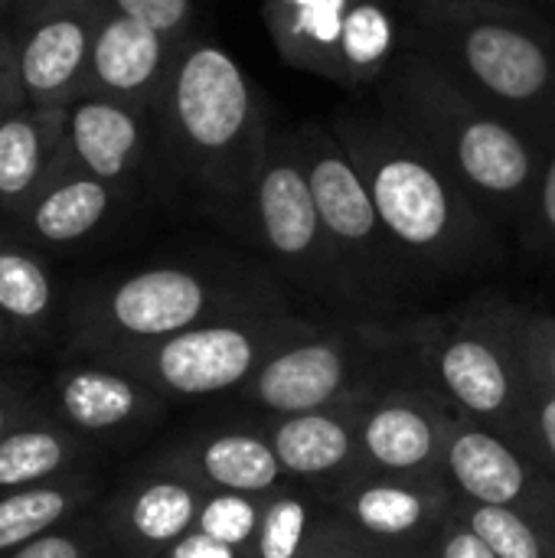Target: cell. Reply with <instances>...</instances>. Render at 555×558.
<instances>
[{
  "mask_svg": "<svg viewBox=\"0 0 555 558\" xmlns=\"http://www.w3.org/2000/svg\"><path fill=\"white\" fill-rule=\"evenodd\" d=\"M239 239L252 242L268 271L321 307L350 311V298L327 245L317 199L294 128H275L252 173Z\"/></svg>",
  "mask_w": 555,
  "mask_h": 558,
  "instance_id": "11",
  "label": "cell"
},
{
  "mask_svg": "<svg viewBox=\"0 0 555 558\" xmlns=\"http://www.w3.org/2000/svg\"><path fill=\"white\" fill-rule=\"evenodd\" d=\"M321 324L324 320L304 317L294 307L262 311L213 320L157 343L92 353L88 360L141 379L167 402H196L219 396L236 399L278 350L314 333Z\"/></svg>",
  "mask_w": 555,
  "mask_h": 558,
  "instance_id": "8",
  "label": "cell"
},
{
  "mask_svg": "<svg viewBox=\"0 0 555 558\" xmlns=\"http://www.w3.org/2000/svg\"><path fill=\"white\" fill-rule=\"evenodd\" d=\"M20 353H26L23 340H20V337L7 327V320L0 317V369H3L7 360H13V356H20Z\"/></svg>",
  "mask_w": 555,
  "mask_h": 558,
  "instance_id": "40",
  "label": "cell"
},
{
  "mask_svg": "<svg viewBox=\"0 0 555 558\" xmlns=\"http://www.w3.org/2000/svg\"><path fill=\"white\" fill-rule=\"evenodd\" d=\"M317 497L343 526L376 543L422 553H429L432 539L458 507L445 477H399L373 471H357Z\"/></svg>",
  "mask_w": 555,
  "mask_h": 558,
  "instance_id": "15",
  "label": "cell"
},
{
  "mask_svg": "<svg viewBox=\"0 0 555 558\" xmlns=\"http://www.w3.org/2000/svg\"><path fill=\"white\" fill-rule=\"evenodd\" d=\"M121 190L79 170H52L36 190L20 222L36 242L75 245L111 216Z\"/></svg>",
  "mask_w": 555,
  "mask_h": 558,
  "instance_id": "23",
  "label": "cell"
},
{
  "mask_svg": "<svg viewBox=\"0 0 555 558\" xmlns=\"http://www.w3.org/2000/svg\"><path fill=\"white\" fill-rule=\"evenodd\" d=\"M373 98L415 134L500 229H523L546 147L464 92L409 43Z\"/></svg>",
  "mask_w": 555,
  "mask_h": 558,
  "instance_id": "3",
  "label": "cell"
},
{
  "mask_svg": "<svg viewBox=\"0 0 555 558\" xmlns=\"http://www.w3.org/2000/svg\"><path fill=\"white\" fill-rule=\"evenodd\" d=\"M0 558H114V549L105 536L98 507H92Z\"/></svg>",
  "mask_w": 555,
  "mask_h": 558,
  "instance_id": "29",
  "label": "cell"
},
{
  "mask_svg": "<svg viewBox=\"0 0 555 558\" xmlns=\"http://www.w3.org/2000/svg\"><path fill=\"white\" fill-rule=\"evenodd\" d=\"M147 464L196 484L203 494L268 497L288 484L268 438L255 422L213 425L180 435Z\"/></svg>",
  "mask_w": 555,
  "mask_h": 558,
  "instance_id": "17",
  "label": "cell"
},
{
  "mask_svg": "<svg viewBox=\"0 0 555 558\" xmlns=\"http://www.w3.org/2000/svg\"><path fill=\"white\" fill-rule=\"evenodd\" d=\"M203 490L170 471H144L98 500V517L114 558H160L180 536L193 533Z\"/></svg>",
  "mask_w": 555,
  "mask_h": 558,
  "instance_id": "18",
  "label": "cell"
},
{
  "mask_svg": "<svg viewBox=\"0 0 555 558\" xmlns=\"http://www.w3.org/2000/svg\"><path fill=\"white\" fill-rule=\"evenodd\" d=\"M101 497V477L95 468L52 484L0 494V556L98 507Z\"/></svg>",
  "mask_w": 555,
  "mask_h": 558,
  "instance_id": "25",
  "label": "cell"
},
{
  "mask_svg": "<svg viewBox=\"0 0 555 558\" xmlns=\"http://www.w3.org/2000/svg\"><path fill=\"white\" fill-rule=\"evenodd\" d=\"M65 108L23 105L0 118V213L20 219L59 154Z\"/></svg>",
  "mask_w": 555,
  "mask_h": 558,
  "instance_id": "22",
  "label": "cell"
},
{
  "mask_svg": "<svg viewBox=\"0 0 555 558\" xmlns=\"http://www.w3.org/2000/svg\"><path fill=\"white\" fill-rule=\"evenodd\" d=\"M520 235L533 255L555 265V144L546 150L540 183H536V193H533V203H530Z\"/></svg>",
  "mask_w": 555,
  "mask_h": 558,
  "instance_id": "33",
  "label": "cell"
},
{
  "mask_svg": "<svg viewBox=\"0 0 555 558\" xmlns=\"http://www.w3.org/2000/svg\"><path fill=\"white\" fill-rule=\"evenodd\" d=\"M327 124L357 163L396 252L419 281L474 275L500 258V229L373 95H353Z\"/></svg>",
  "mask_w": 555,
  "mask_h": 558,
  "instance_id": "1",
  "label": "cell"
},
{
  "mask_svg": "<svg viewBox=\"0 0 555 558\" xmlns=\"http://www.w3.org/2000/svg\"><path fill=\"white\" fill-rule=\"evenodd\" d=\"M160 558H249L245 549H236V546H226L200 530L180 536L170 549H164Z\"/></svg>",
  "mask_w": 555,
  "mask_h": 558,
  "instance_id": "39",
  "label": "cell"
},
{
  "mask_svg": "<svg viewBox=\"0 0 555 558\" xmlns=\"http://www.w3.org/2000/svg\"><path fill=\"white\" fill-rule=\"evenodd\" d=\"M7 3H10V0H0V10H3V7H7Z\"/></svg>",
  "mask_w": 555,
  "mask_h": 558,
  "instance_id": "42",
  "label": "cell"
},
{
  "mask_svg": "<svg viewBox=\"0 0 555 558\" xmlns=\"http://www.w3.org/2000/svg\"><path fill=\"white\" fill-rule=\"evenodd\" d=\"M412 46L464 92L555 144V29L530 3L406 0Z\"/></svg>",
  "mask_w": 555,
  "mask_h": 558,
  "instance_id": "4",
  "label": "cell"
},
{
  "mask_svg": "<svg viewBox=\"0 0 555 558\" xmlns=\"http://www.w3.org/2000/svg\"><path fill=\"white\" fill-rule=\"evenodd\" d=\"M438 3H530V0H438Z\"/></svg>",
  "mask_w": 555,
  "mask_h": 558,
  "instance_id": "41",
  "label": "cell"
},
{
  "mask_svg": "<svg viewBox=\"0 0 555 558\" xmlns=\"http://www.w3.org/2000/svg\"><path fill=\"white\" fill-rule=\"evenodd\" d=\"M357 412L360 405H340L301 415H252V422L268 438L285 481L321 494L360 471Z\"/></svg>",
  "mask_w": 555,
  "mask_h": 558,
  "instance_id": "21",
  "label": "cell"
},
{
  "mask_svg": "<svg viewBox=\"0 0 555 558\" xmlns=\"http://www.w3.org/2000/svg\"><path fill=\"white\" fill-rule=\"evenodd\" d=\"M278 56L350 95H373L409 49L406 0H262Z\"/></svg>",
  "mask_w": 555,
  "mask_h": 558,
  "instance_id": "10",
  "label": "cell"
},
{
  "mask_svg": "<svg viewBox=\"0 0 555 558\" xmlns=\"http://www.w3.org/2000/svg\"><path fill=\"white\" fill-rule=\"evenodd\" d=\"M288 307V291L268 268L232 258L167 262L82 291L69 314V347L75 356H92L157 343L213 320Z\"/></svg>",
  "mask_w": 555,
  "mask_h": 558,
  "instance_id": "5",
  "label": "cell"
},
{
  "mask_svg": "<svg viewBox=\"0 0 555 558\" xmlns=\"http://www.w3.org/2000/svg\"><path fill=\"white\" fill-rule=\"evenodd\" d=\"M294 134L327 245L350 298V311L370 317L399 304L402 294L422 281L396 252L357 163L340 147L330 124L304 121L294 128Z\"/></svg>",
  "mask_w": 555,
  "mask_h": 558,
  "instance_id": "9",
  "label": "cell"
},
{
  "mask_svg": "<svg viewBox=\"0 0 555 558\" xmlns=\"http://www.w3.org/2000/svg\"><path fill=\"white\" fill-rule=\"evenodd\" d=\"M23 82H20V65H16V46L7 29H0V118L23 108Z\"/></svg>",
  "mask_w": 555,
  "mask_h": 558,
  "instance_id": "38",
  "label": "cell"
},
{
  "mask_svg": "<svg viewBox=\"0 0 555 558\" xmlns=\"http://www.w3.org/2000/svg\"><path fill=\"white\" fill-rule=\"evenodd\" d=\"M101 13V0H20L13 46L26 105L65 108L85 92Z\"/></svg>",
  "mask_w": 555,
  "mask_h": 558,
  "instance_id": "13",
  "label": "cell"
},
{
  "mask_svg": "<svg viewBox=\"0 0 555 558\" xmlns=\"http://www.w3.org/2000/svg\"><path fill=\"white\" fill-rule=\"evenodd\" d=\"M530 307L481 294L468 304L406 324L415 373L438 389L451 409L500 432L527 451V360Z\"/></svg>",
  "mask_w": 555,
  "mask_h": 558,
  "instance_id": "6",
  "label": "cell"
},
{
  "mask_svg": "<svg viewBox=\"0 0 555 558\" xmlns=\"http://www.w3.org/2000/svg\"><path fill=\"white\" fill-rule=\"evenodd\" d=\"M527 454L555 474V386L533 373L527 396Z\"/></svg>",
  "mask_w": 555,
  "mask_h": 558,
  "instance_id": "35",
  "label": "cell"
},
{
  "mask_svg": "<svg viewBox=\"0 0 555 558\" xmlns=\"http://www.w3.org/2000/svg\"><path fill=\"white\" fill-rule=\"evenodd\" d=\"M150 150L157 154L150 111L101 95H79L65 105V128L52 170H79L121 190L147 163Z\"/></svg>",
  "mask_w": 555,
  "mask_h": 558,
  "instance_id": "19",
  "label": "cell"
},
{
  "mask_svg": "<svg viewBox=\"0 0 555 558\" xmlns=\"http://www.w3.org/2000/svg\"><path fill=\"white\" fill-rule=\"evenodd\" d=\"M327 517L321 497L307 487L285 484L268 494L262 526L245 549L249 558H307V549Z\"/></svg>",
  "mask_w": 555,
  "mask_h": 558,
  "instance_id": "27",
  "label": "cell"
},
{
  "mask_svg": "<svg viewBox=\"0 0 555 558\" xmlns=\"http://www.w3.org/2000/svg\"><path fill=\"white\" fill-rule=\"evenodd\" d=\"M451 402L425 379H402L357 412L360 471L399 477H445Z\"/></svg>",
  "mask_w": 555,
  "mask_h": 558,
  "instance_id": "12",
  "label": "cell"
},
{
  "mask_svg": "<svg viewBox=\"0 0 555 558\" xmlns=\"http://www.w3.org/2000/svg\"><path fill=\"white\" fill-rule=\"evenodd\" d=\"M527 360L533 376L555 386V311H530Z\"/></svg>",
  "mask_w": 555,
  "mask_h": 558,
  "instance_id": "37",
  "label": "cell"
},
{
  "mask_svg": "<svg viewBox=\"0 0 555 558\" xmlns=\"http://www.w3.org/2000/svg\"><path fill=\"white\" fill-rule=\"evenodd\" d=\"M180 46L183 43H173L164 33L105 7L82 95H101L137 111H150L164 92Z\"/></svg>",
  "mask_w": 555,
  "mask_h": 558,
  "instance_id": "20",
  "label": "cell"
},
{
  "mask_svg": "<svg viewBox=\"0 0 555 558\" xmlns=\"http://www.w3.org/2000/svg\"><path fill=\"white\" fill-rule=\"evenodd\" d=\"M46 415H52V409L43 389H36L16 369H0V441L13 435L16 428L39 422Z\"/></svg>",
  "mask_w": 555,
  "mask_h": 558,
  "instance_id": "34",
  "label": "cell"
},
{
  "mask_svg": "<svg viewBox=\"0 0 555 558\" xmlns=\"http://www.w3.org/2000/svg\"><path fill=\"white\" fill-rule=\"evenodd\" d=\"M409 327L373 317L324 320L314 333L278 350L236 396L249 415H301L363 405L393 383L419 379Z\"/></svg>",
  "mask_w": 555,
  "mask_h": 558,
  "instance_id": "7",
  "label": "cell"
},
{
  "mask_svg": "<svg viewBox=\"0 0 555 558\" xmlns=\"http://www.w3.org/2000/svg\"><path fill=\"white\" fill-rule=\"evenodd\" d=\"M46 399L52 415L95 448H118L144 438L160 425L170 405L141 379L88 356L59 366Z\"/></svg>",
  "mask_w": 555,
  "mask_h": 558,
  "instance_id": "16",
  "label": "cell"
},
{
  "mask_svg": "<svg viewBox=\"0 0 555 558\" xmlns=\"http://www.w3.org/2000/svg\"><path fill=\"white\" fill-rule=\"evenodd\" d=\"M307 558H429V553L376 543L327 513L311 549H307Z\"/></svg>",
  "mask_w": 555,
  "mask_h": 558,
  "instance_id": "31",
  "label": "cell"
},
{
  "mask_svg": "<svg viewBox=\"0 0 555 558\" xmlns=\"http://www.w3.org/2000/svg\"><path fill=\"white\" fill-rule=\"evenodd\" d=\"M101 3L128 20H137V23L164 33L173 43L193 39L196 0H101Z\"/></svg>",
  "mask_w": 555,
  "mask_h": 558,
  "instance_id": "32",
  "label": "cell"
},
{
  "mask_svg": "<svg viewBox=\"0 0 555 558\" xmlns=\"http://www.w3.org/2000/svg\"><path fill=\"white\" fill-rule=\"evenodd\" d=\"M157 160L219 226L239 235L252 173L278 128L239 59L213 39H186L150 108Z\"/></svg>",
  "mask_w": 555,
  "mask_h": 558,
  "instance_id": "2",
  "label": "cell"
},
{
  "mask_svg": "<svg viewBox=\"0 0 555 558\" xmlns=\"http://www.w3.org/2000/svg\"><path fill=\"white\" fill-rule=\"evenodd\" d=\"M98 448L69 432L56 415L29 422L0 441V494L52 484L92 471Z\"/></svg>",
  "mask_w": 555,
  "mask_h": 558,
  "instance_id": "24",
  "label": "cell"
},
{
  "mask_svg": "<svg viewBox=\"0 0 555 558\" xmlns=\"http://www.w3.org/2000/svg\"><path fill=\"white\" fill-rule=\"evenodd\" d=\"M445 481L458 500L527 513L555 530V474L533 454L464 415H455L445 448Z\"/></svg>",
  "mask_w": 555,
  "mask_h": 558,
  "instance_id": "14",
  "label": "cell"
},
{
  "mask_svg": "<svg viewBox=\"0 0 555 558\" xmlns=\"http://www.w3.org/2000/svg\"><path fill=\"white\" fill-rule=\"evenodd\" d=\"M265 504L268 497H252V494H203V507L193 530L226 546L249 549L262 526Z\"/></svg>",
  "mask_w": 555,
  "mask_h": 558,
  "instance_id": "30",
  "label": "cell"
},
{
  "mask_svg": "<svg viewBox=\"0 0 555 558\" xmlns=\"http://www.w3.org/2000/svg\"><path fill=\"white\" fill-rule=\"evenodd\" d=\"M458 517L497 553V558H555V530L527 513L458 500Z\"/></svg>",
  "mask_w": 555,
  "mask_h": 558,
  "instance_id": "28",
  "label": "cell"
},
{
  "mask_svg": "<svg viewBox=\"0 0 555 558\" xmlns=\"http://www.w3.org/2000/svg\"><path fill=\"white\" fill-rule=\"evenodd\" d=\"M429 558H497V553L458 517V507H455V513L448 517V523L432 539Z\"/></svg>",
  "mask_w": 555,
  "mask_h": 558,
  "instance_id": "36",
  "label": "cell"
},
{
  "mask_svg": "<svg viewBox=\"0 0 555 558\" xmlns=\"http://www.w3.org/2000/svg\"><path fill=\"white\" fill-rule=\"evenodd\" d=\"M56 288L46 265L16 242H0V317L23 340L39 347L52 330Z\"/></svg>",
  "mask_w": 555,
  "mask_h": 558,
  "instance_id": "26",
  "label": "cell"
}]
</instances>
